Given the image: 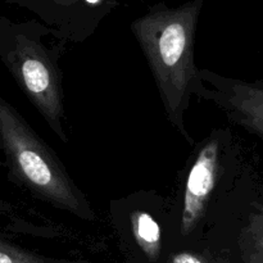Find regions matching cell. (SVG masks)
<instances>
[{
  "instance_id": "obj_1",
  "label": "cell",
  "mask_w": 263,
  "mask_h": 263,
  "mask_svg": "<svg viewBox=\"0 0 263 263\" xmlns=\"http://www.w3.org/2000/svg\"><path fill=\"white\" fill-rule=\"evenodd\" d=\"M0 146L15 179L53 205L86 220L94 213L62 162L12 104L0 95Z\"/></svg>"
},
{
  "instance_id": "obj_2",
  "label": "cell",
  "mask_w": 263,
  "mask_h": 263,
  "mask_svg": "<svg viewBox=\"0 0 263 263\" xmlns=\"http://www.w3.org/2000/svg\"><path fill=\"white\" fill-rule=\"evenodd\" d=\"M138 37L170 121L192 143L184 125V113L190 97L203 91L194 62L192 20L186 15H168L145 21L139 26Z\"/></svg>"
},
{
  "instance_id": "obj_3",
  "label": "cell",
  "mask_w": 263,
  "mask_h": 263,
  "mask_svg": "<svg viewBox=\"0 0 263 263\" xmlns=\"http://www.w3.org/2000/svg\"><path fill=\"white\" fill-rule=\"evenodd\" d=\"M0 58L54 133L67 141L62 125L64 115L62 86L50 57L36 43L17 36L9 46L0 49Z\"/></svg>"
},
{
  "instance_id": "obj_4",
  "label": "cell",
  "mask_w": 263,
  "mask_h": 263,
  "mask_svg": "<svg viewBox=\"0 0 263 263\" xmlns=\"http://www.w3.org/2000/svg\"><path fill=\"white\" fill-rule=\"evenodd\" d=\"M218 167V143L211 140L200 149L187 176L184 195L181 231L186 234L202 216L216 184Z\"/></svg>"
},
{
  "instance_id": "obj_5",
  "label": "cell",
  "mask_w": 263,
  "mask_h": 263,
  "mask_svg": "<svg viewBox=\"0 0 263 263\" xmlns=\"http://www.w3.org/2000/svg\"><path fill=\"white\" fill-rule=\"evenodd\" d=\"M212 77L217 86L216 100L241 125L263 135V87Z\"/></svg>"
},
{
  "instance_id": "obj_6",
  "label": "cell",
  "mask_w": 263,
  "mask_h": 263,
  "mask_svg": "<svg viewBox=\"0 0 263 263\" xmlns=\"http://www.w3.org/2000/svg\"><path fill=\"white\" fill-rule=\"evenodd\" d=\"M134 233L144 253L156 259L161 249V230L149 213L138 212L134 216Z\"/></svg>"
},
{
  "instance_id": "obj_7",
  "label": "cell",
  "mask_w": 263,
  "mask_h": 263,
  "mask_svg": "<svg viewBox=\"0 0 263 263\" xmlns=\"http://www.w3.org/2000/svg\"><path fill=\"white\" fill-rule=\"evenodd\" d=\"M0 263H45L33 254L0 239Z\"/></svg>"
},
{
  "instance_id": "obj_8",
  "label": "cell",
  "mask_w": 263,
  "mask_h": 263,
  "mask_svg": "<svg viewBox=\"0 0 263 263\" xmlns=\"http://www.w3.org/2000/svg\"><path fill=\"white\" fill-rule=\"evenodd\" d=\"M172 263H202L198 257L193 256V254L189 253H181L177 254L176 257L174 258V262Z\"/></svg>"
},
{
  "instance_id": "obj_9",
  "label": "cell",
  "mask_w": 263,
  "mask_h": 263,
  "mask_svg": "<svg viewBox=\"0 0 263 263\" xmlns=\"http://www.w3.org/2000/svg\"><path fill=\"white\" fill-rule=\"evenodd\" d=\"M87 2H89V3H91V4H94V3H97L98 0H87Z\"/></svg>"
},
{
  "instance_id": "obj_10",
  "label": "cell",
  "mask_w": 263,
  "mask_h": 263,
  "mask_svg": "<svg viewBox=\"0 0 263 263\" xmlns=\"http://www.w3.org/2000/svg\"><path fill=\"white\" fill-rule=\"evenodd\" d=\"M262 248H263V240H262Z\"/></svg>"
}]
</instances>
